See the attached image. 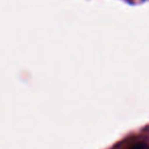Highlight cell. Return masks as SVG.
Returning <instances> with one entry per match:
<instances>
[{
    "label": "cell",
    "instance_id": "obj_1",
    "mask_svg": "<svg viewBox=\"0 0 149 149\" xmlns=\"http://www.w3.org/2000/svg\"><path fill=\"white\" fill-rule=\"evenodd\" d=\"M130 149H149L148 145L146 143H143V142H140V143H137L135 144L134 146H132Z\"/></svg>",
    "mask_w": 149,
    "mask_h": 149
}]
</instances>
